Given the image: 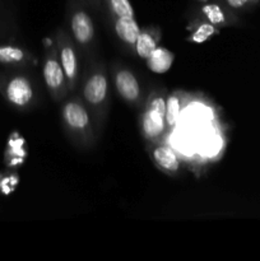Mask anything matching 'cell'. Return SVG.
Masks as SVG:
<instances>
[{"mask_svg": "<svg viewBox=\"0 0 260 261\" xmlns=\"http://www.w3.org/2000/svg\"><path fill=\"white\" fill-rule=\"evenodd\" d=\"M166 125V101L162 97H155L148 105L143 115L142 129L148 139H155L165 130Z\"/></svg>", "mask_w": 260, "mask_h": 261, "instance_id": "obj_1", "label": "cell"}, {"mask_svg": "<svg viewBox=\"0 0 260 261\" xmlns=\"http://www.w3.org/2000/svg\"><path fill=\"white\" fill-rule=\"evenodd\" d=\"M4 96L10 105L22 109L28 106V103L32 101V86L24 76H13L4 86Z\"/></svg>", "mask_w": 260, "mask_h": 261, "instance_id": "obj_2", "label": "cell"}, {"mask_svg": "<svg viewBox=\"0 0 260 261\" xmlns=\"http://www.w3.org/2000/svg\"><path fill=\"white\" fill-rule=\"evenodd\" d=\"M71 31L79 43H88L94 33L93 23L88 13L84 10H76L71 17Z\"/></svg>", "mask_w": 260, "mask_h": 261, "instance_id": "obj_3", "label": "cell"}, {"mask_svg": "<svg viewBox=\"0 0 260 261\" xmlns=\"http://www.w3.org/2000/svg\"><path fill=\"white\" fill-rule=\"evenodd\" d=\"M116 88L120 96L126 101H135L140 94V87L137 78L130 71L121 70L116 75Z\"/></svg>", "mask_w": 260, "mask_h": 261, "instance_id": "obj_4", "label": "cell"}, {"mask_svg": "<svg viewBox=\"0 0 260 261\" xmlns=\"http://www.w3.org/2000/svg\"><path fill=\"white\" fill-rule=\"evenodd\" d=\"M107 96V79L102 74H94L84 87V97L92 105H98Z\"/></svg>", "mask_w": 260, "mask_h": 261, "instance_id": "obj_5", "label": "cell"}, {"mask_svg": "<svg viewBox=\"0 0 260 261\" xmlns=\"http://www.w3.org/2000/svg\"><path fill=\"white\" fill-rule=\"evenodd\" d=\"M173 64V54L166 47H155L147 58V65L150 71L155 74H165Z\"/></svg>", "mask_w": 260, "mask_h": 261, "instance_id": "obj_6", "label": "cell"}, {"mask_svg": "<svg viewBox=\"0 0 260 261\" xmlns=\"http://www.w3.org/2000/svg\"><path fill=\"white\" fill-rule=\"evenodd\" d=\"M63 116L70 127L76 130L86 129L89 124V116L86 110L76 102H69L64 106Z\"/></svg>", "mask_w": 260, "mask_h": 261, "instance_id": "obj_7", "label": "cell"}, {"mask_svg": "<svg viewBox=\"0 0 260 261\" xmlns=\"http://www.w3.org/2000/svg\"><path fill=\"white\" fill-rule=\"evenodd\" d=\"M115 31L117 37L127 45H135V41L140 35V27L134 17L117 18Z\"/></svg>", "mask_w": 260, "mask_h": 261, "instance_id": "obj_8", "label": "cell"}, {"mask_svg": "<svg viewBox=\"0 0 260 261\" xmlns=\"http://www.w3.org/2000/svg\"><path fill=\"white\" fill-rule=\"evenodd\" d=\"M64 78L65 74L61 64H59L56 59H47L43 65V79L46 86L51 89L60 88L64 83Z\"/></svg>", "mask_w": 260, "mask_h": 261, "instance_id": "obj_9", "label": "cell"}, {"mask_svg": "<svg viewBox=\"0 0 260 261\" xmlns=\"http://www.w3.org/2000/svg\"><path fill=\"white\" fill-rule=\"evenodd\" d=\"M153 158L161 168L168 171V172H175L180 166L177 154L172 148L167 147V145H161V147L155 148L153 150Z\"/></svg>", "mask_w": 260, "mask_h": 261, "instance_id": "obj_10", "label": "cell"}, {"mask_svg": "<svg viewBox=\"0 0 260 261\" xmlns=\"http://www.w3.org/2000/svg\"><path fill=\"white\" fill-rule=\"evenodd\" d=\"M201 14L205 18L206 22L212 23L216 27L226 24L227 22L226 10L223 9V7L216 4V3H205L201 8Z\"/></svg>", "mask_w": 260, "mask_h": 261, "instance_id": "obj_11", "label": "cell"}, {"mask_svg": "<svg viewBox=\"0 0 260 261\" xmlns=\"http://www.w3.org/2000/svg\"><path fill=\"white\" fill-rule=\"evenodd\" d=\"M60 59L64 74H65L66 78L73 81L76 75V70H78V66H76V55L73 48L70 46H65L61 50Z\"/></svg>", "mask_w": 260, "mask_h": 261, "instance_id": "obj_12", "label": "cell"}, {"mask_svg": "<svg viewBox=\"0 0 260 261\" xmlns=\"http://www.w3.org/2000/svg\"><path fill=\"white\" fill-rule=\"evenodd\" d=\"M157 47V41L149 32H140L135 41V50L139 58L147 59Z\"/></svg>", "mask_w": 260, "mask_h": 261, "instance_id": "obj_13", "label": "cell"}, {"mask_svg": "<svg viewBox=\"0 0 260 261\" xmlns=\"http://www.w3.org/2000/svg\"><path fill=\"white\" fill-rule=\"evenodd\" d=\"M24 60V51L18 46L0 45V64L13 65Z\"/></svg>", "mask_w": 260, "mask_h": 261, "instance_id": "obj_14", "label": "cell"}, {"mask_svg": "<svg viewBox=\"0 0 260 261\" xmlns=\"http://www.w3.org/2000/svg\"><path fill=\"white\" fill-rule=\"evenodd\" d=\"M181 114V103L177 96L172 94L166 101V124L168 126H175L180 119Z\"/></svg>", "mask_w": 260, "mask_h": 261, "instance_id": "obj_15", "label": "cell"}, {"mask_svg": "<svg viewBox=\"0 0 260 261\" xmlns=\"http://www.w3.org/2000/svg\"><path fill=\"white\" fill-rule=\"evenodd\" d=\"M107 4L117 18L134 17L135 15L134 8H133L130 0H107Z\"/></svg>", "mask_w": 260, "mask_h": 261, "instance_id": "obj_16", "label": "cell"}, {"mask_svg": "<svg viewBox=\"0 0 260 261\" xmlns=\"http://www.w3.org/2000/svg\"><path fill=\"white\" fill-rule=\"evenodd\" d=\"M214 33H217L216 25H213L209 22L201 23L190 35V41L194 43H203L208 41L211 37H213Z\"/></svg>", "mask_w": 260, "mask_h": 261, "instance_id": "obj_17", "label": "cell"}, {"mask_svg": "<svg viewBox=\"0 0 260 261\" xmlns=\"http://www.w3.org/2000/svg\"><path fill=\"white\" fill-rule=\"evenodd\" d=\"M224 2L232 9H246L249 7L256 5L259 0H224Z\"/></svg>", "mask_w": 260, "mask_h": 261, "instance_id": "obj_18", "label": "cell"}, {"mask_svg": "<svg viewBox=\"0 0 260 261\" xmlns=\"http://www.w3.org/2000/svg\"><path fill=\"white\" fill-rule=\"evenodd\" d=\"M198 2H203V3H206V2H209V0H198Z\"/></svg>", "mask_w": 260, "mask_h": 261, "instance_id": "obj_19", "label": "cell"}]
</instances>
